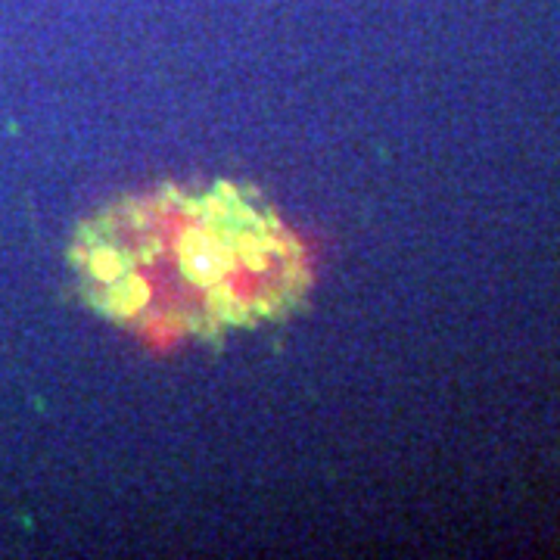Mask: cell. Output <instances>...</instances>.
Returning <instances> with one entry per match:
<instances>
[{
    "label": "cell",
    "instance_id": "obj_1",
    "mask_svg": "<svg viewBox=\"0 0 560 560\" xmlns=\"http://www.w3.org/2000/svg\"><path fill=\"white\" fill-rule=\"evenodd\" d=\"M106 315L162 330L252 324L302 290V252L234 190L153 196L103 215L75 249Z\"/></svg>",
    "mask_w": 560,
    "mask_h": 560
}]
</instances>
